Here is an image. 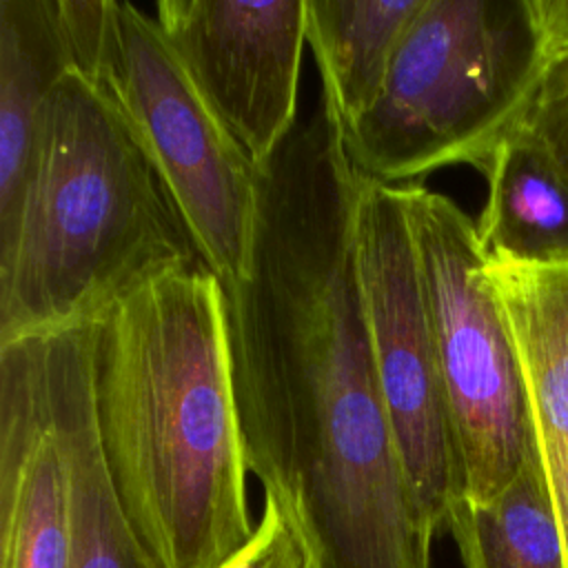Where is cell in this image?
Masks as SVG:
<instances>
[{
  "instance_id": "8",
  "label": "cell",
  "mask_w": 568,
  "mask_h": 568,
  "mask_svg": "<svg viewBox=\"0 0 568 568\" xmlns=\"http://www.w3.org/2000/svg\"><path fill=\"white\" fill-rule=\"evenodd\" d=\"M155 22L220 124L264 166L297 126L306 0H158Z\"/></svg>"
},
{
  "instance_id": "18",
  "label": "cell",
  "mask_w": 568,
  "mask_h": 568,
  "mask_svg": "<svg viewBox=\"0 0 568 568\" xmlns=\"http://www.w3.org/2000/svg\"><path fill=\"white\" fill-rule=\"evenodd\" d=\"M546 60L568 55V0H532Z\"/></svg>"
},
{
  "instance_id": "3",
  "label": "cell",
  "mask_w": 568,
  "mask_h": 568,
  "mask_svg": "<svg viewBox=\"0 0 568 568\" xmlns=\"http://www.w3.org/2000/svg\"><path fill=\"white\" fill-rule=\"evenodd\" d=\"M202 264L158 171L80 71L55 84L18 222L0 242V344L93 322L140 284Z\"/></svg>"
},
{
  "instance_id": "4",
  "label": "cell",
  "mask_w": 568,
  "mask_h": 568,
  "mask_svg": "<svg viewBox=\"0 0 568 568\" xmlns=\"http://www.w3.org/2000/svg\"><path fill=\"white\" fill-rule=\"evenodd\" d=\"M544 62L532 0H424L382 93L344 131L351 164L388 186L455 164L484 171Z\"/></svg>"
},
{
  "instance_id": "10",
  "label": "cell",
  "mask_w": 568,
  "mask_h": 568,
  "mask_svg": "<svg viewBox=\"0 0 568 568\" xmlns=\"http://www.w3.org/2000/svg\"><path fill=\"white\" fill-rule=\"evenodd\" d=\"M40 337L44 397L69 481V568H155L122 513L100 448L89 324Z\"/></svg>"
},
{
  "instance_id": "14",
  "label": "cell",
  "mask_w": 568,
  "mask_h": 568,
  "mask_svg": "<svg viewBox=\"0 0 568 568\" xmlns=\"http://www.w3.org/2000/svg\"><path fill=\"white\" fill-rule=\"evenodd\" d=\"M424 0H306L308 44L322 73V100L342 131L384 89L397 47Z\"/></svg>"
},
{
  "instance_id": "15",
  "label": "cell",
  "mask_w": 568,
  "mask_h": 568,
  "mask_svg": "<svg viewBox=\"0 0 568 568\" xmlns=\"http://www.w3.org/2000/svg\"><path fill=\"white\" fill-rule=\"evenodd\" d=\"M446 530L464 568H566L564 537L539 457L495 499H457Z\"/></svg>"
},
{
  "instance_id": "6",
  "label": "cell",
  "mask_w": 568,
  "mask_h": 568,
  "mask_svg": "<svg viewBox=\"0 0 568 568\" xmlns=\"http://www.w3.org/2000/svg\"><path fill=\"white\" fill-rule=\"evenodd\" d=\"M122 113L173 200L200 262L224 284L253 253L257 166L206 106L155 18L109 0L87 75Z\"/></svg>"
},
{
  "instance_id": "9",
  "label": "cell",
  "mask_w": 568,
  "mask_h": 568,
  "mask_svg": "<svg viewBox=\"0 0 568 568\" xmlns=\"http://www.w3.org/2000/svg\"><path fill=\"white\" fill-rule=\"evenodd\" d=\"M71 513L42 337L0 344V568H69Z\"/></svg>"
},
{
  "instance_id": "16",
  "label": "cell",
  "mask_w": 568,
  "mask_h": 568,
  "mask_svg": "<svg viewBox=\"0 0 568 568\" xmlns=\"http://www.w3.org/2000/svg\"><path fill=\"white\" fill-rule=\"evenodd\" d=\"M513 129L532 138L568 182V55L544 62Z\"/></svg>"
},
{
  "instance_id": "17",
  "label": "cell",
  "mask_w": 568,
  "mask_h": 568,
  "mask_svg": "<svg viewBox=\"0 0 568 568\" xmlns=\"http://www.w3.org/2000/svg\"><path fill=\"white\" fill-rule=\"evenodd\" d=\"M224 568H315L313 559L271 497H264L262 517L248 546Z\"/></svg>"
},
{
  "instance_id": "5",
  "label": "cell",
  "mask_w": 568,
  "mask_h": 568,
  "mask_svg": "<svg viewBox=\"0 0 568 568\" xmlns=\"http://www.w3.org/2000/svg\"><path fill=\"white\" fill-rule=\"evenodd\" d=\"M439 375L462 499H495L539 457L521 364L506 315L484 277L477 224L448 195L402 184Z\"/></svg>"
},
{
  "instance_id": "1",
  "label": "cell",
  "mask_w": 568,
  "mask_h": 568,
  "mask_svg": "<svg viewBox=\"0 0 568 568\" xmlns=\"http://www.w3.org/2000/svg\"><path fill=\"white\" fill-rule=\"evenodd\" d=\"M359 186L324 100L257 169L248 268L222 284L244 455L315 568H430L362 306Z\"/></svg>"
},
{
  "instance_id": "13",
  "label": "cell",
  "mask_w": 568,
  "mask_h": 568,
  "mask_svg": "<svg viewBox=\"0 0 568 568\" xmlns=\"http://www.w3.org/2000/svg\"><path fill=\"white\" fill-rule=\"evenodd\" d=\"M488 195L477 224L486 257L568 266V182L548 153L513 129L484 171Z\"/></svg>"
},
{
  "instance_id": "7",
  "label": "cell",
  "mask_w": 568,
  "mask_h": 568,
  "mask_svg": "<svg viewBox=\"0 0 568 568\" xmlns=\"http://www.w3.org/2000/svg\"><path fill=\"white\" fill-rule=\"evenodd\" d=\"M355 264L377 382L406 479L435 532L462 499L459 464L399 186L362 175Z\"/></svg>"
},
{
  "instance_id": "2",
  "label": "cell",
  "mask_w": 568,
  "mask_h": 568,
  "mask_svg": "<svg viewBox=\"0 0 568 568\" xmlns=\"http://www.w3.org/2000/svg\"><path fill=\"white\" fill-rule=\"evenodd\" d=\"M93 410L122 513L155 568H224L253 539L224 288L162 273L89 322Z\"/></svg>"
},
{
  "instance_id": "12",
  "label": "cell",
  "mask_w": 568,
  "mask_h": 568,
  "mask_svg": "<svg viewBox=\"0 0 568 568\" xmlns=\"http://www.w3.org/2000/svg\"><path fill=\"white\" fill-rule=\"evenodd\" d=\"M71 69L58 0H0V242L18 222L47 102Z\"/></svg>"
},
{
  "instance_id": "11",
  "label": "cell",
  "mask_w": 568,
  "mask_h": 568,
  "mask_svg": "<svg viewBox=\"0 0 568 568\" xmlns=\"http://www.w3.org/2000/svg\"><path fill=\"white\" fill-rule=\"evenodd\" d=\"M484 277L513 333L568 568V266L486 257Z\"/></svg>"
}]
</instances>
